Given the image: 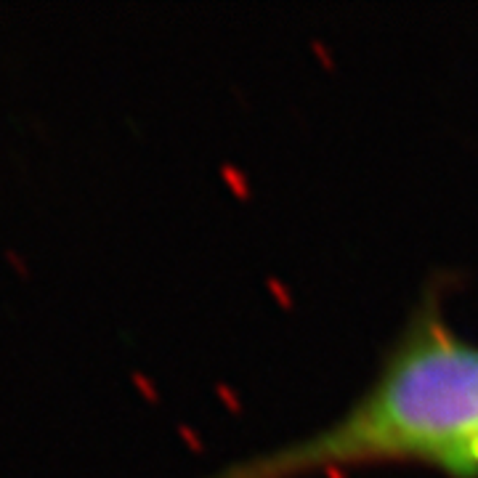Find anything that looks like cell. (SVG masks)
Returning <instances> with one entry per match:
<instances>
[{"label":"cell","instance_id":"7a4b0ae2","mask_svg":"<svg viewBox=\"0 0 478 478\" xmlns=\"http://www.w3.org/2000/svg\"><path fill=\"white\" fill-rule=\"evenodd\" d=\"M8 261H11L13 266H16V271H22V274H29V271H27V263L24 261H19V255H16V252H8Z\"/></svg>","mask_w":478,"mask_h":478},{"label":"cell","instance_id":"6da1fadb","mask_svg":"<svg viewBox=\"0 0 478 478\" xmlns=\"http://www.w3.org/2000/svg\"><path fill=\"white\" fill-rule=\"evenodd\" d=\"M375 463H417L478 478V345L436 300L412 314L383 370L340 420L210 478H300Z\"/></svg>","mask_w":478,"mask_h":478}]
</instances>
